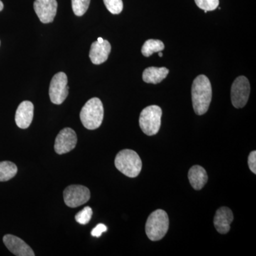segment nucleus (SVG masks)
Here are the masks:
<instances>
[{
  "instance_id": "nucleus-1",
  "label": "nucleus",
  "mask_w": 256,
  "mask_h": 256,
  "mask_svg": "<svg viewBox=\"0 0 256 256\" xmlns=\"http://www.w3.org/2000/svg\"><path fill=\"white\" fill-rule=\"evenodd\" d=\"M192 104L195 114H206L212 98V88L206 76L200 75L194 80L192 87Z\"/></svg>"
},
{
  "instance_id": "nucleus-2",
  "label": "nucleus",
  "mask_w": 256,
  "mask_h": 256,
  "mask_svg": "<svg viewBox=\"0 0 256 256\" xmlns=\"http://www.w3.org/2000/svg\"><path fill=\"white\" fill-rule=\"evenodd\" d=\"M114 165L120 172L128 178H137L142 170V163L136 152L124 150L118 153L114 159Z\"/></svg>"
},
{
  "instance_id": "nucleus-3",
  "label": "nucleus",
  "mask_w": 256,
  "mask_h": 256,
  "mask_svg": "<svg viewBox=\"0 0 256 256\" xmlns=\"http://www.w3.org/2000/svg\"><path fill=\"white\" fill-rule=\"evenodd\" d=\"M104 117V106L98 98H92L88 101L80 112L82 124L88 130H96L100 127Z\"/></svg>"
},
{
  "instance_id": "nucleus-4",
  "label": "nucleus",
  "mask_w": 256,
  "mask_h": 256,
  "mask_svg": "<svg viewBox=\"0 0 256 256\" xmlns=\"http://www.w3.org/2000/svg\"><path fill=\"white\" fill-rule=\"evenodd\" d=\"M169 229V218L164 210H158L148 217L146 225V236L150 240L158 242L164 238Z\"/></svg>"
},
{
  "instance_id": "nucleus-5",
  "label": "nucleus",
  "mask_w": 256,
  "mask_h": 256,
  "mask_svg": "<svg viewBox=\"0 0 256 256\" xmlns=\"http://www.w3.org/2000/svg\"><path fill=\"white\" fill-rule=\"evenodd\" d=\"M162 111L158 106H150L143 109L140 116V127L146 136H152L159 132Z\"/></svg>"
},
{
  "instance_id": "nucleus-6",
  "label": "nucleus",
  "mask_w": 256,
  "mask_h": 256,
  "mask_svg": "<svg viewBox=\"0 0 256 256\" xmlns=\"http://www.w3.org/2000/svg\"><path fill=\"white\" fill-rule=\"evenodd\" d=\"M68 78L66 74L60 72L54 76L50 86V101L56 105H60L68 95Z\"/></svg>"
},
{
  "instance_id": "nucleus-7",
  "label": "nucleus",
  "mask_w": 256,
  "mask_h": 256,
  "mask_svg": "<svg viewBox=\"0 0 256 256\" xmlns=\"http://www.w3.org/2000/svg\"><path fill=\"white\" fill-rule=\"evenodd\" d=\"M250 92V84L245 76H242L234 80L230 90V96L232 104L236 108H242L246 105Z\"/></svg>"
},
{
  "instance_id": "nucleus-8",
  "label": "nucleus",
  "mask_w": 256,
  "mask_h": 256,
  "mask_svg": "<svg viewBox=\"0 0 256 256\" xmlns=\"http://www.w3.org/2000/svg\"><path fill=\"white\" fill-rule=\"evenodd\" d=\"M90 198L88 188L82 185H70L64 191V202L70 208L82 206L88 202Z\"/></svg>"
},
{
  "instance_id": "nucleus-9",
  "label": "nucleus",
  "mask_w": 256,
  "mask_h": 256,
  "mask_svg": "<svg viewBox=\"0 0 256 256\" xmlns=\"http://www.w3.org/2000/svg\"><path fill=\"white\" fill-rule=\"evenodd\" d=\"M76 144V133L72 128H66L60 131L56 138L54 150L57 154H66L74 150Z\"/></svg>"
},
{
  "instance_id": "nucleus-10",
  "label": "nucleus",
  "mask_w": 256,
  "mask_h": 256,
  "mask_svg": "<svg viewBox=\"0 0 256 256\" xmlns=\"http://www.w3.org/2000/svg\"><path fill=\"white\" fill-rule=\"evenodd\" d=\"M56 0H35L34 9L40 21L44 24L52 22L56 15Z\"/></svg>"
},
{
  "instance_id": "nucleus-11",
  "label": "nucleus",
  "mask_w": 256,
  "mask_h": 256,
  "mask_svg": "<svg viewBox=\"0 0 256 256\" xmlns=\"http://www.w3.org/2000/svg\"><path fill=\"white\" fill-rule=\"evenodd\" d=\"M3 242L10 252L18 256H34L35 254L30 246L18 236L8 234L3 238Z\"/></svg>"
},
{
  "instance_id": "nucleus-12",
  "label": "nucleus",
  "mask_w": 256,
  "mask_h": 256,
  "mask_svg": "<svg viewBox=\"0 0 256 256\" xmlns=\"http://www.w3.org/2000/svg\"><path fill=\"white\" fill-rule=\"evenodd\" d=\"M34 118V105L28 100L23 101L18 106L15 114V122L21 129H26L32 124Z\"/></svg>"
},
{
  "instance_id": "nucleus-13",
  "label": "nucleus",
  "mask_w": 256,
  "mask_h": 256,
  "mask_svg": "<svg viewBox=\"0 0 256 256\" xmlns=\"http://www.w3.org/2000/svg\"><path fill=\"white\" fill-rule=\"evenodd\" d=\"M234 220L232 210L228 207H220L216 212L214 224L217 232L220 234L228 233L230 228V224Z\"/></svg>"
},
{
  "instance_id": "nucleus-14",
  "label": "nucleus",
  "mask_w": 256,
  "mask_h": 256,
  "mask_svg": "<svg viewBox=\"0 0 256 256\" xmlns=\"http://www.w3.org/2000/svg\"><path fill=\"white\" fill-rule=\"evenodd\" d=\"M110 52L111 45L107 40H104L102 43L94 42L90 46L89 57L92 64L100 65L108 60Z\"/></svg>"
},
{
  "instance_id": "nucleus-15",
  "label": "nucleus",
  "mask_w": 256,
  "mask_h": 256,
  "mask_svg": "<svg viewBox=\"0 0 256 256\" xmlns=\"http://www.w3.org/2000/svg\"><path fill=\"white\" fill-rule=\"evenodd\" d=\"M188 178L192 188L195 190H202L208 182L206 170L200 165H194L190 168Z\"/></svg>"
},
{
  "instance_id": "nucleus-16",
  "label": "nucleus",
  "mask_w": 256,
  "mask_h": 256,
  "mask_svg": "<svg viewBox=\"0 0 256 256\" xmlns=\"http://www.w3.org/2000/svg\"><path fill=\"white\" fill-rule=\"evenodd\" d=\"M169 72V70L165 67H149L143 72L142 79L148 84H158L168 76Z\"/></svg>"
},
{
  "instance_id": "nucleus-17",
  "label": "nucleus",
  "mask_w": 256,
  "mask_h": 256,
  "mask_svg": "<svg viewBox=\"0 0 256 256\" xmlns=\"http://www.w3.org/2000/svg\"><path fill=\"white\" fill-rule=\"evenodd\" d=\"M18 173V166L9 161L0 162V182L9 181Z\"/></svg>"
},
{
  "instance_id": "nucleus-18",
  "label": "nucleus",
  "mask_w": 256,
  "mask_h": 256,
  "mask_svg": "<svg viewBox=\"0 0 256 256\" xmlns=\"http://www.w3.org/2000/svg\"><path fill=\"white\" fill-rule=\"evenodd\" d=\"M164 45L160 40H149L144 42L142 47V54L146 57L164 50Z\"/></svg>"
},
{
  "instance_id": "nucleus-19",
  "label": "nucleus",
  "mask_w": 256,
  "mask_h": 256,
  "mask_svg": "<svg viewBox=\"0 0 256 256\" xmlns=\"http://www.w3.org/2000/svg\"><path fill=\"white\" fill-rule=\"evenodd\" d=\"M90 2V0H72L74 14L78 16H82L88 9Z\"/></svg>"
},
{
  "instance_id": "nucleus-20",
  "label": "nucleus",
  "mask_w": 256,
  "mask_h": 256,
  "mask_svg": "<svg viewBox=\"0 0 256 256\" xmlns=\"http://www.w3.org/2000/svg\"><path fill=\"white\" fill-rule=\"evenodd\" d=\"M106 8L112 14H119L124 10L122 0H104Z\"/></svg>"
},
{
  "instance_id": "nucleus-21",
  "label": "nucleus",
  "mask_w": 256,
  "mask_h": 256,
  "mask_svg": "<svg viewBox=\"0 0 256 256\" xmlns=\"http://www.w3.org/2000/svg\"><path fill=\"white\" fill-rule=\"evenodd\" d=\"M92 208L90 206H86L76 215L75 220L78 224L86 225L92 220Z\"/></svg>"
},
{
  "instance_id": "nucleus-22",
  "label": "nucleus",
  "mask_w": 256,
  "mask_h": 256,
  "mask_svg": "<svg viewBox=\"0 0 256 256\" xmlns=\"http://www.w3.org/2000/svg\"><path fill=\"white\" fill-rule=\"evenodd\" d=\"M194 1L198 8L204 10L205 13L208 11H214L220 5V0H194Z\"/></svg>"
},
{
  "instance_id": "nucleus-23",
  "label": "nucleus",
  "mask_w": 256,
  "mask_h": 256,
  "mask_svg": "<svg viewBox=\"0 0 256 256\" xmlns=\"http://www.w3.org/2000/svg\"><path fill=\"white\" fill-rule=\"evenodd\" d=\"M248 162L249 168H250V171L252 172V173L256 174V152L252 151V152L250 153L248 156Z\"/></svg>"
},
{
  "instance_id": "nucleus-24",
  "label": "nucleus",
  "mask_w": 256,
  "mask_h": 256,
  "mask_svg": "<svg viewBox=\"0 0 256 256\" xmlns=\"http://www.w3.org/2000/svg\"><path fill=\"white\" fill-rule=\"evenodd\" d=\"M106 230H107V227L106 226V225L102 224H99L96 226L95 228L92 229V236L100 237L102 233L106 232Z\"/></svg>"
},
{
  "instance_id": "nucleus-25",
  "label": "nucleus",
  "mask_w": 256,
  "mask_h": 256,
  "mask_svg": "<svg viewBox=\"0 0 256 256\" xmlns=\"http://www.w3.org/2000/svg\"><path fill=\"white\" fill-rule=\"evenodd\" d=\"M4 8V4H3L2 2L0 1V12Z\"/></svg>"
},
{
  "instance_id": "nucleus-26",
  "label": "nucleus",
  "mask_w": 256,
  "mask_h": 256,
  "mask_svg": "<svg viewBox=\"0 0 256 256\" xmlns=\"http://www.w3.org/2000/svg\"><path fill=\"white\" fill-rule=\"evenodd\" d=\"M104 38H101V37H99V38H98L97 41L99 42V43H102V42H104Z\"/></svg>"
},
{
  "instance_id": "nucleus-27",
  "label": "nucleus",
  "mask_w": 256,
  "mask_h": 256,
  "mask_svg": "<svg viewBox=\"0 0 256 256\" xmlns=\"http://www.w3.org/2000/svg\"><path fill=\"white\" fill-rule=\"evenodd\" d=\"M158 54H159L160 57H162L163 56L162 53V52H158Z\"/></svg>"
}]
</instances>
